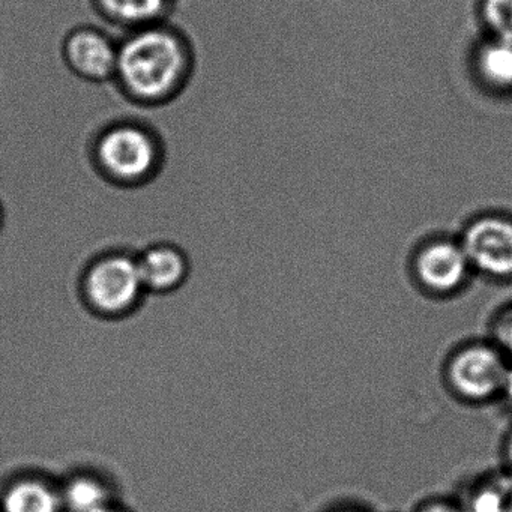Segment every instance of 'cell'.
Returning a JSON list of instances; mask_svg holds the SVG:
<instances>
[{
	"mask_svg": "<svg viewBox=\"0 0 512 512\" xmlns=\"http://www.w3.org/2000/svg\"><path fill=\"white\" fill-rule=\"evenodd\" d=\"M175 2H178V0H175Z\"/></svg>",
	"mask_w": 512,
	"mask_h": 512,
	"instance_id": "cell-22",
	"label": "cell"
},
{
	"mask_svg": "<svg viewBox=\"0 0 512 512\" xmlns=\"http://www.w3.org/2000/svg\"><path fill=\"white\" fill-rule=\"evenodd\" d=\"M331 512H364V511H361V509H356V508H338V509H334V511H331Z\"/></svg>",
	"mask_w": 512,
	"mask_h": 512,
	"instance_id": "cell-20",
	"label": "cell"
},
{
	"mask_svg": "<svg viewBox=\"0 0 512 512\" xmlns=\"http://www.w3.org/2000/svg\"><path fill=\"white\" fill-rule=\"evenodd\" d=\"M196 68L190 35L167 20L119 38L112 85L133 106L161 109L187 91Z\"/></svg>",
	"mask_w": 512,
	"mask_h": 512,
	"instance_id": "cell-1",
	"label": "cell"
},
{
	"mask_svg": "<svg viewBox=\"0 0 512 512\" xmlns=\"http://www.w3.org/2000/svg\"><path fill=\"white\" fill-rule=\"evenodd\" d=\"M118 52L119 38L100 26H74L62 38L61 58L67 70L94 85L113 82Z\"/></svg>",
	"mask_w": 512,
	"mask_h": 512,
	"instance_id": "cell-5",
	"label": "cell"
},
{
	"mask_svg": "<svg viewBox=\"0 0 512 512\" xmlns=\"http://www.w3.org/2000/svg\"><path fill=\"white\" fill-rule=\"evenodd\" d=\"M500 397L505 400V403L508 404L509 409L512 410V362L509 364L508 373H506L505 382H503Z\"/></svg>",
	"mask_w": 512,
	"mask_h": 512,
	"instance_id": "cell-17",
	"label": "cell"
},
{
	"mask_svg": "<svg viewBox=\"0 0 512 512\" xmlns=\"http://www.w3.org/2000/svg\"><path fill=\"white\" fill-rule=\"evenodd\" d=\"M412 268L419 286L434 295L457 292L473 272L460 241L446 238L425 242L416 251Z\"/></svg>",
	"mask_w": 512,
	"mask_h": 512,
	"instance_id": "cell-7",
	"label": "cell"
},
{
	"mask_svg": "<svg viewBox=\"0 0 512 512\" xmlns=\"http://www.w3.org/2000/svg\"><path fill=\"white\" fill-rule=\"evenodd\" d=\"M479 70L490 85L512 88V40L496 37L479 53Z\"/></svg>",
	"mask_w": 512,
	"mask_h": 512,
	"instance_id": "cell-13",
	"label": "cell"
},
{
	"mask_svg": "<svg viewBox=\"0 0 512 512\" xmlns=\"http://www.w3.org/2000/svg\"><path fill=\"white\" fill-rule=\"evenodd\" d=\"M509 359L493 343H470L446 364V382L457 397L485 403L500 397Z\"/></svg>",
	"mask_w": 512,
	"mask_h": 512,
	"instance_id": "cell-4",
	"label": "cell"
},
{
	"mask_svg": "<svg viewBox=\"0 0 512 512\" xmlns=\"http://www.w3.org/2000/svg\"><path fill=\"white\" fill-rule=\"evenodd\" d=\"M140 277L146 292L170 295L185 286L191 274V260L184 248L158 242L137 254Z\"/></svg>",
	"mask_w": 512,
	"mask_h": 512,
	"instance_id": "cell-8",
	"label": "cell"
},
{
	"mask_svg": "<svg viewBox=\"0 0 512 512\" xmlns=\"http://www.w3.org/2000/svg\"><path fill=\"white\" fill-rule=\"evenodd\" d=\"M415 512H467L463 503L449 499H431L421 503Z\"/></svg>",
	"mask_w": 512,
	"mask_h": 512,
	"instance_id": "cell-16",
	"label": "cell"
},
{
	"mask_svg": "<svg viewBox=\"0 0 512 512\" xmlns=\"http://www.w3.org/2000/svg\"><path fill=\"white\" fill-rule=\"evenodd\" d=\"M467 512H512V473L503 469L487 473L461 500Z\"/></svg>",
	"mask_w": 512,
	"mask_h": 512,
	"instance_id": "cell-12",
	"label": "cell"
},
{
	"mask_svg": "<svg viewBox=\"0 0 512 512\" xmlns=\"http://www.w3.org/2000/svg\"><path fill=\"white\" fill-rule=\"evenodd\" d=\"M505 461H506V470L512 473V431L506 437L505 442Z\"/></svg>",
	"mask_w": 512,
	"mask_h": 512,
	"instance_id": "cell-18",
	"label": "cell"
},
{
	"mask_svg": "<svg viewBox=\"0 0 512 512\" xmlns=\"http://www.w3.org/2000/svg\"><path fill=\"white\" fill-rule=\"evenodd\" d=\"M86 157L101 181L121 190H137L160 178L167 164V145L148 121L122 116L92 133Z\"/></svg>",
	"mask_w": 512,
	"mask_h": 512,
	"instance_id": "cell-2",
	"label": "cell"
},
{
	"mask_svg": "<svg viewBox=\"0 0 512 512\" xmlns=\"http://www.w3.org/2000/svg\"><path fill=\"white\" fill-rule=\"evenodd\" d=\"M0 224H2V208H0Z\"/></svg>",
	"mask_w": 512,
	"mask_h": 512,
	"instance_id": "cell-21",
	"label": "cell"
},
{
	"mask_svg": "<svg viewBox=\"0 0 512 512\" xmlns=\"http://www.w3.org/2000/svg\"><path fill=\"white\" fill-rule=\"evenodd\" d=\"M98 512H131L130 509L125 508L124 505H121V503L116 502L113 503V505L107 506V508L101 509V511Z\"/></svg>",
	"mask_w": 512,
	"mask_h": 512,
	"instance_id": "cell-19",
	"label": "cell"
},
{
	"mask_svg": "<svg viewBox=\"0 0 512 512\" xmlns=\"http://www.w3.org/2000/svg\"><path fill=\"white\" fill-rule=\"evenodd\" d=\"M148 295L140 277L137 254L107 251L95 257L80 278V296L94 316L121 320L139 310Z\"/></svg>",
	"mask_w": 512,
	"mask_h": 512,
	"instance_id": "cell-3",
	"label": "cell"
},
{
	"mask_svg": "<svg viewBox=\"0 0 512 512\" xmlns=\"http://www.w3.org/2000/svg\"><path fill=\"white\" fill-rule=\"evenodd\" d=\"M461 247L472 271L493 280H512V220L484 215L464 229Z\"/></svg>",
	"mask_w": 512,
	"mask_h": 512,
	"instance_id": "cell-6",
	"label": "cell"
},
{
	"mask_svg": "<svg viewBox=\"0 0 512 512\" xmlns=\"http://www.w3.org/2000/svg\"><path fill=\"white\" fill-rule=\"evenodd\" d=\"M94 13L112 28L128 34L167 22L175 0H89Z\"/></svg>",
	"mask_w": 512,
	"mask_h": 512,
	"instance_id": "cell-9",
	"label": "cell"
},
{
	"mask_svg": "<svg viewBox=\"0 0 512 512\" xmlns=\"http://www.w3.org/2000/svg\"><path fill=\"white\" fill-rule=\"evenodd\" d=\"M0 512H65L61 484L43 473L20 476L5 488Z\"/></svg>",
	"mask_w": 512,
	"mask_h": 512,
	"instance_id": "cell-10",
	"label": "cell"
},
{
	"mask_svg": "<svg viewBox=\"0 0 512 512\" xmlns=\"http://www.w3.org/2000/svg\"><path fill=\"white\" fill-rule=\"evenodd\" d=\"M59 484L65 512H98L118 502L115 485L97 470H77Z\"/></svg>",
	"mask_w": 512,
	"mask_h": 512,
	"instance_id": "cell-11",
	"label": "cell"
},
{
	"mask_svg": "<svg viewBox=\"0 0 512 512\" xmlns=\"http://www.w3.org/2000/svg\"><path fill=\"white\" fill-rule=\"evenodd\" d=\"M491 332L494 346L512 361V305L497 314Z\"/></svg>",
	"mask_w": 512,
	"mask_h": 512,
	"instance_id": "cell-15",
	"label": "cell"
},
{
	"mask_svg": "<svg viewBox=\"0 0 512 512\" xmlns=\"http://www.w3.org/2000/svg\"><path fill=\"white\" fill-rule=\"evenodd\" d=\"M484 17L496 37L512 40V0H485Z\"/></svg>",
	"mask_w": 512,
	"mask_h": 512,
	"instance_id": "cell-14",
	"label": "cell"
}]
</instances>
